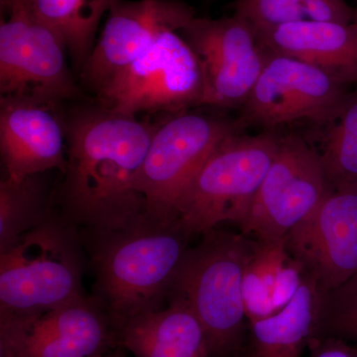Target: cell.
Returning a JSON list of instances; mask_svg holds the SVG:
<instances>
[{
  "label": "cell",
  "instance_id": "1",
  "mask_svg": "<svg viewBox=\"0 0 357 357\" xmlns=\"http://www.w3.org/2000/svg\"><path fill=\"white\" fill-rule=\"evenodd\" d=\"M63 114L67 169L56 187L59 213L79 229L132 222L145 213L138 178L160 121H140L96 102Z\"/></svg>",
  "mask_w": 357,
  "mask_h": 357
},
{
  "label": "cell",
  "instance_id": "2",
  "mask_svg": "<svg viewBox=\"0 0 357 357\" xmlns=\"http://www.w3.org/2000/svg\"><path fill=\"white\" fill-rule=\"evenodd\" d=\"M79 231L95 276L91 295L119 332L135 317L163 309L194 236L177 218L146 213L121 229Z\"/></svg>",
  "mask_w": 357,
  "mask_h": 357
},
{
  "label": "cell",
  "instance_id": "3",
  "mask_svg": "<svg viewBox=\"0 0 357 357\" xmlns=\"http://www.w3.org/2000/svg\"><path fill=\"white\" fill-rule=\"evenodd\" d=\"M202 236L185 252L169 299L181 301L196 314L211 357H236L248 331L243 276L255 239L218 227Z\"/></svg>",
  "mask_w": 357,
  "mask_h": 357
},
{
  "label": "cell",
  "instance_id": "4",
  "mask_svg": "<svg viewBox=\"0 0 357 357\" xmlns=\"http://www.w3.org/2000/svg\"><path fill=\"white\" fill-rule=\"evenodd\" d=\"M79 227L59 211L0 250V312L51 311L88 295Z\"/></svg>",
  "mask_w": 357,
  "mask_h": 357
},
{
  "label": "cell",
  "instance_id": "5",
  "mask_svg": "<svg viewBox=\"0 0 357 357\" xmlns=\"http://www.w3.org/2000/svg\"><path fill=\"white\" fill-rule=\"evenodd\" d=\"M282 135L229 136L204 162L176 208V218L192 236H203L220 223L241 227L269 170Z\"/></svg>",
  "mask_w": 357,
  "mask_h": 357
},
{
  "label": "cell",
  "instance_id": "6",
  "mask_svg": "<svg viewBox=\"0 0 357 357\" xmlns=\"http://www.w3.org/2000/svg\"><path fill=\"white\" fill-rule=\"evenodd\" d=\"M238 119L184 110L159 121L148 149L138 191L145 213L175 220L176 208L211 153L231 134L241 132Z\"/></svg>",
  "mask_w": 357,
  "mask_h": 357
},
{
  "label": "cell",
  "instance_id": "7",
  "mask_svg": "<svg viewBox=\"0 0 357 357\" xmlns=\"http://www.w3.org/2000/svg\"><path fill=\"white\" fill-rule=\"evenodd\" d=\"M198 58L178 32L164 33L139 58L103 84L95 102L116 114H178L203 107Z\"/></svg>",
  "mask_w": 357,
  "mask_h": 357
},
{
  "label": "cell",
  "instance_id": "8",
  "mask_svg": "<svg viewBox=\"0 0 357 357\" xmlns=\"http://www.w3.org/2000/svg\"><path fill=\"white\" fill-rule=\"evenodd\" d=\"M60 36L20 0L1 15L0 98L61 105L82 95Z\"/></svg>",
  "mask_w": 357,
  "mask_h": 357
},
{
  "label": "cell",
  "instance_id": "9",
  "mask_svg": "<svg viewBox=\"0 0 357 357\" xmlns=\"http://www.w3.org/2000/svg\"><path fill=\"white\" fill-rule=\"evenodd\" d=\"M331 189L321 153L301 136H282L271 166L241 225L243 234L263 243L284 241L316 211Z\"/></svg>",
  "mask_w": 357,
  "mask_h": 357
},
{
  "label": "cell",
  "instance_id": "10",
  "mask_svg": "<svg viewBox=\"0 0 357 357\" xmlns=\"http://www.w3.org/2000/svg\"><path fill=\"white\" fill-rule=\"evenodd\" d=\"M349 84L314 66L269 53L257 83L241 107L243 128L275 130L297 121L333 123L349 98Z\"/></svg>",
  "mask_w": 357,
  "mask_h": 357
},
{
  "label": "cell",
  "instance_id": "11",
  "mask_svg": "<svg viewBox=\"0 0 357 357\" xmlns=\"http://www.w3.org/2000/svg\"><path fill=\"white\" fill-rule=\"evenodd\" d=\"M119 347V331L86 295L36 314L0 312V357H100Z\"/></svg>",
  "mask_w": 357,
  "mask_h": 357
},
{
  "label": "cell",
  "instance_id": "12",
  "mask_svg": "<svg viewBox=\"0 0 357 357\" xmlns=\"http://www.w3.org/2000/svg\"><path fill=\"white\" fill-rule=\"evenodd\" d=\"M180 34L201 66L203 107L241 109L269 56L255 30L234 14L218 20L196 16Z\"/></svg>",
  "mask_w": 357,
  "mask_h": 357
},
{
  "label": "cell",
  "instance_id": "13",
  "mask_svg": "<svg viewBox=\"0 0 357 357\" xmlns=\"http://www.w3.org/2000/svg\"><path fill=\"white\" fill-rule=\"evenodd\" d=\"M196 16L182 0H112L100 39L79 73L81 86L95 96L161 35L180 32Z\"/></svg>",
  "mask_w": 357,
  "mask_h": 357
},
{
  "label": "cell",
  "instance_id": "14",
  "mask_svg": "<svg viewBox=\"0 0 357 357\" xmlns=\"http://www.w3.org/2000/svg\"><path fill=\"white\" fill-rule=\"evenodd\" d=\"M286 248L319 292L357 274V184L332 185L316 211L285 238Z\"/></svg>",
  "mask_w": 357,
  "mask_h": 357
},
{
  "label": "cell",
  "instance_id": "15",
  "mask_svg": "<svg viewBox=\"0 0 357 357\" xmlns=\"http://www.w3.org/2000/svg\"><path fill=\"white\" fill-rule=\"evenodd\" d=\"M60 105L0 98L3 177L21 181L67 169V134Z\"/></svg>",
  "mask_w": 357,
  "mask_h": 357
},
{
  "label": "cell",
  "instance_id": "16",
  "mask_svg": "<svg viewBox=\"0 0 357 357\" xmlns=\"http://www.w3.org/2000/svg\"><path fill=\"white\" fill-rule=\"evenodd\" d=\"M257 37L268 53L303 61L349 86L357 83V20L291 23Z\"/></svg>",
  "mask_w": 357,
  "mask_h": 357
},
{
  "label": "cell",
  "instance_id": "17",
  "mask_svg": "<svg viewBox=\"0 0 357 357\" xmlns=\"http://www.w3.org/2000/svg\"><path fill=\"white\" fill-rule=\"evenodd\" d=\"M119 347L135 357H211L201 321L176 299L128 321L119 330Z\"/></svg>",
  "mask_w": 357,
  "mask_h": 357
},
{
  "label": "cell",
  "instance_id": "18",
  "mask_svg": "<svg viewBox=\"0 0 357 357\" xmlns=\"http://www.w3.org/2000/svg\"><path fill=\"white\" fill-rule=\"evenodd\" d=\"M318 288L305 275L300 288L278 312L248 321V344L243 357H302L316 328Z\"/></svg>",
  "mask_w": 357,
  "mask_h": 357
},
{
  "label": "cell",
  "instance_id": "19",
  "mask_svg": "<svg viewBox=\"0 0 357 357\" xmlns=\"http://www.w3.org/2000/svg\"><path fill=\"white\" fill-rule=\"evenodd\" d=\"M112 1L26 0L33 14L63 40L77 75L95 47L98 25Z\"/></svg>",
  "mask_w": 357,
  "mask_h": 357
},
{
  "label": "cell",
  "instance_id": "20",
  "mask_svg": "<svg viewBox=\"0 0 357 357\" xmlns=\"http://www.w3.org/2000/svg\"><path fill=\"white\" fill-rule=\"evenodd\" d=\"M46 174L0 181V250L57 213L56 188L52 189Z\"/></svg>",
  "mask_w": 357,
  "mask_h": 357
},
{
  "label": "cell",
  "instance_id": "21",
  "mask_svg": "<svg viewBox=\"0 0 357 357\" xmlns=\"http://www.w3.org/2000/svg\"><path fill=\"white\" fill-rule=\"evenodd\" d=\"M234 14L256 34L305 21L356 20V11L344 0H236Z\"/></svg>",
  "mask_w": 357,
  "mask_h": 357
},
{
  "label": "cell",
  "instance_id": "22",
  "mask_svg": "<svg viewBox=\"0 0 357 357\" xmlns=\"http://www.w3.org/2000/svg\"><path fill=\"white\" fill-rule=\"evenodd\" d=\"M290 259L285 239L274 243L255 239L243 276V302L248 321L266 318L277 312L275 290Z\"/></svg>",
  "mask_w": 357,
  "mask_h": 357
},
{
  "label": "cell",
  "instance_id": "23",
  "mask_svg": "<svg viewBox=\"0 0 357 357\" xmlns=\"http://www.w3.org/2000/svg\"><path fill=\"white\" fill-rule=\"evenodd\" d=\"M333 123L321 153L326 177L332 185L357 184V89Z\"/></svg>",
  "mask_w": 357,
  "mask_h": 357
},
{
  "label": "cell",
  "instance_id": "24",
  "mask_svg": "<svg viewBox=\"0 0 357 357\" xmlns=\"http://www.w3.org/2000/svg\"><path fill=\"white\" fill-rule=\"evenodd\" d=\"M314 335L342 338L357 344V274L337 288L318 291Z\"/></svg>",
  "mask_w": 357,
  "mask_h": 357
},
{
  "label": "cell",
  "instance_id": "25",
  "mask_svg": "<svg viewBox=\"0 0 357 357\" xmlns=\"http://www.w3.org/2000/svg\"><path fill=\"white\" fill-rule=\"evenodd\" d=\"M20 0H0V9H1V15H4L8 13L9 10L13 8L16 3H18Z\"/></svg>",
  "mask_w": 357,
  "mask_h": 357
},
{
  "label": "cell",
  "instance_id": "26",
  "mask_svg": "<svg viewBox=\"0 0 357 357\" xmlns=\"http://www.w3.org/2000/svg\"><path fill=\"white\" fill-rule=\"evenodd\" d=\"M100 357H128L124 354L123 349L121 347H117L116 351L109 352V354H105V356Z\"/></svg>",
  "mask_w": 357,
  "mask_h": 357
},
{
  "label": "cell",
  "instance_id": "27",
  "mask_svg": "<svg viewBox=\"0 0 357 357\" xmlns=\"http://www.w3.org/2000/svg\"><path fill=\"white\" fill-rule=\"evenodd\" d=\"M356 20H357V11L356 13Z\"/></svg>",
  "mask_w": 357,
  "mask_h": 357
},
{
  "label": "cell",
  "instance_id": "28",
  "mask_svg": "<svg viewBox=\"0 0 357 357\" xmlns=\"http://www.w3.org/2000/svg\"><path fill=\"white\" fill-rule=\"evenodd\" d=\"M236 357H243V356H241V354H239V356H237Z\"/></svg>",
  "mask_w": 357,
  "mask_h": 357
}]
</instances>
